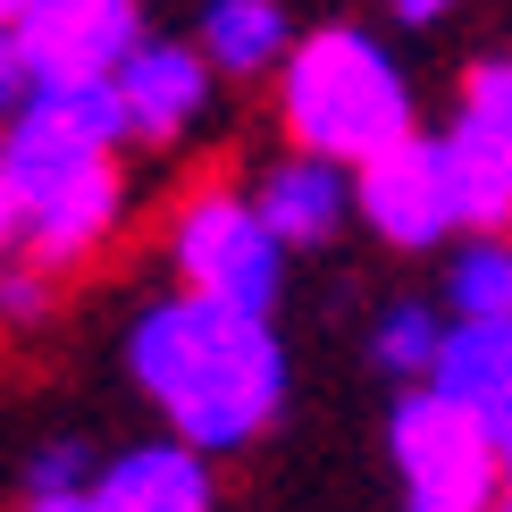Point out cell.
Instances as JSON below:
<instances>
[{"mask_svg": "<svg viewBox=\"0 0 512 512\" xmlns=\"http://www.w3.org/2000/svg\"><path fill=\"white\" fill-rule=\"evenodd\" d=\"M126 378L160 412V437L194 445L202 462H227L277 429L294 395V361L277 319L202 303V294H160L126 328Z\"/></svg>", "mask_w": 512, "mask_h": 512, "instance_id": "obj_1", "label": "cell"}, {"mask_svg": "<svg viewBox=\"0 0 512 512\" xmlns=\"http://www.w3.org/2000/svg\"><path fill=\"white\" fill-rule=\"evenodd\" d=\"M0 177L17 210V261L68 277L126 227V118L110 84L34 93L0 126Z\"/></svg>", "mask_w": 512, "mask_h": 512, "instance_id": "obj_2", "label": "cell"}, {"mask_svg": "<svg viewBox=\"0 0 512 512\" xmlns=\"http://www.w3.org/2000/svg\"><path fill=\"white\" fill-rule=\"evenodd\" d=\"M277 126H286V152L370 168L378 152L420 135V101L403 59L370 26H311L277 68Z\"/></svg>", "mask_w": 512, "mask_h": 512, "instance_id": "obj_3", "label": "cell"}, {"mask_svg": "<svg viewBox=\"0 0 512 512\" xmlns=\"http://www.w3.org/2000/svg\"><path fill=\"white\" fill-rule=\"evenodd\" d=\"M286 261L294 252L261 227L244 185L210 177L194 185L177 210H168V269H177V294H202V303L277 319V294H286Z\"/></svg>", "mask_w": 512, "mask_h": 512, "instance_id": "obj_4", "label": "cell"}, {"mask_svg": "<svg viewBox=\"0 0 512 512\" xmlns=\"http://www.w3.org/2000/svg\"><path fill=\"white\" fill-rule=\"evenodd\" d=\"M387 462H395V496L403 512H496L504 504V462L487 420L454 412L445 395L412 387L387 412Z\"/></svg>", "mask_w": 512, "mask_h": 512, "instance_id": "obj_5", "label": "cell"}, {"mask_svg": "<svg viewBox=\"0 0 512 512\" xmlns=\"http://www.w3.org/2000/svg\"><path fill=\"white\" fill-rule=\"evenodd\" d=\"M353 219L395 252H454L471 236V219H462L445 135H412L395 152H378L370 168H353Z\"/></svg>", "mask_w": 512, "mask_h": 512, "instance_id": "obj_6", "label": "cell"}, {"mask_svg": "<svg viewBox=\"0 0 512 512\" xmlns=\"http://www.w3.org/2000/svg\"><path fill=\"white\" fill-rule=\"evenodd\" d=\"M9 34H17V59H26L34 93L110 84L143 42V0H26V17Z\"/></svg>", "mask_w": 512, "mask_h": 512, "instance_id": "obj_7", "label": "cell"}, {"mask_svg": "<svg viewBox=\"0 0 512 512\" xmlns=\"http://www.w3.org/2000/svg\"><path fill=\"white\" fill-rule=\"evenodd\" d=\"M445 160H454L471 236H504L512 227V59H479L462 76V101L445 118Z\"/></svg>", "mask_w": 512, "mask_h": 512, "instance_id": "obj_8", "label": "cell"}, {"mask_svg": "<svg viewBox=\"0 0 512 512\" xmlns=\"http://www.w3.org/2000/svg\"><path fill=\"white\" fill-rule=\"evenodd\" d=\"M110 93H118V118H126V143H135V152H177V143L210 118L219 76H210V59L194 51V42L143 34L135 59L110 76Z\"/></svg>", "mask_w": 512, "mask_h": 512, "instance_id": "obj_9", "label": "cell"}, {"mask_svg": "<svg viewBox=\"0 0 512 512\" xmlns=\"http://www.w3.org/2000/svg\"><path fill=\"white\" fill-rule=\"evenodd\" d=\"M244 194H252L261 227H269L286 252H319V244H336V236L353 227V168L311 160V152H277Z\"/></svg>", "mask_w": 512, "mask_h": 512, "instance_id": "obj_10", "label": "cell"}, {"mask_svg": "<svg viewBox=\"0 0 512 512\" xmlns=\"http://www.w3.org/2000/svg\"><path fill=\"white\" fill-rule=\"evenodd\" d=\"M93 512H219V471L177 437H143L101 454Z\"/></svg>", "mask_w": 512, "mask_h": 512, "instance_id": "obj_11", "label": "cell"}, {"mask_svg": "<svg viewBox=\"0 0 512 512\" xmlns=\"http://www.w3.org/2000/svg\"><path fill=\"white\" fill-rule=\"evenodd\" d=\"M194 51L227 84H261V76L277 84V68L294 51V17H286V0H202Z\"/></svg>", "mask_w": 512, "mask_h": 512, "instance_id": "obj_12", "label": "cell"}, {"mask_svg": "<svg viewBox=\"0 0 512 512\" xmlns=\"http://www.w3.org/2000/svg\"><path fill=\"white\" fill-rule=\"evenodd\" d=\"M429 395H445L454 412L487 420V437H496L504 420H512V328H471V319H445Z\"/></svg>", "mask_w": 512, "mask_h": 512, "instance_id": "obj_13", "label": "cell"}, {"mask_svg": "<svg viewBox=\"0 0 512 512\" xmlns=\"http://www.w3.org/2000/svg\"><path fill=\"white\" fill-rule=\"evenodd\" d=\"M445 319L512 328V236H462L445 252Z\"/></svg>", "mask_w": 512, "mask_h": 512, "instance_id": "obj_14", "label": "cell"}, {"mask_svg": "<svg viewBox=\"0 0 512 512\" xmlns=\"http://www.w3.org/2000/svg\"><path fill=\"white\" fill-rule=\"evenodd\" d=\"M437 345H445V311H437V303H412V294H403V303H387V311L370 319V370L395 378L403 395L429 387Z\"/></svg>", "mask_w": 512, "mask_h": 512, "instance_id": "obj_15", "label": "cell"}, {"mask_svg": "<svg viewBox=\"0 0 512 512\" xmlns=\"http://www.w3.org/2000/svg\"><path fill=\"white\" fill-rule=\"evenodd\" d=\"M93 471L101 454L84 437H51L26 454V504H51V496H93Z\"/></svg>", "mask_w": 512, "mask_h": 512, "instance_id": "obj_16", "label": "cell"}, {"mask_svg": "<svg viewBox=\"0 0 512 512\" xmlns=\"http://www.w3.org/2000/svg\"><path fill=\"white\" fill-rule=\"evenodd\" d=\"M59 311V277L34 269V261H9L0 269V328H42Z\"/></svg>", "mask_w": 512, "mask_h": 512, "instance_id": "obj_17", "label": "cell"}, {"mask_svg": "<svg viewBox=\"0 0 512 512\" xmlns=\"http://www.w3.org/2000/svg\"><path fill=\"white\" fill-rule=\"evenodd\" d=\"M26 101H34V76H26V59H17V34L0 26V126L26 110Z\"/></svg>", "mask_w": 512, "mask_h": 512, "instance_id": "obj_18", "label": "cell"}, {"mask_svg": "<svg viewBox=\"0 0 512 512\" xmlns=\"http://www.w3.org/2000/svg\"><path fill=\"white\" fill-rule=\"evenodd\" d=\"M387 9L403 17V26H437L445 9H462V0H387Z\"/></svg>", "mask_w": 512, "mask_h": 512, "instance_id": "obj_19", "label": "cell"}, {"mask_svg": "<svg viewBox=\"0 0 512 512\" xmlns=\"http://www.w3.org/2000/svg\"><path fill=\"white\" fill-rule=\"evenodd\" d=\"M17 261V210H9V177H0V269Z\"/></svg>", "mask_w": 512, "mask_h": 512, "instance_id": "obj_20", "label": "cell"}, {"mask_svg": "<svg viewBox=\"0 0 512 512\" xmlns=\"http://www.w3.org/2000/svg\"><path fill=\"white\" fill-rule=\"evenodd\" d=\"M496 462H504V504H496V512H512V420L496 429Z\"/></svg>", "mask_w": 512, "mask_h": 512, "instance_id": "obj_21", "label": "cell"}, {"mask_svg": "<svg viewBox=\"0 0 512 512\" xmlns=\"http://www.w3.org/2000/svg\"><path fill=\"white\" fill-rule=\"evenodd\" d=\"M17 512H93V496H51V504H17Z\"/></svg>", "mask_w": 512, "mask_h": 512, "instance_id": "obj_22", "label": "cell"}, {"mask_svg": "<svg viewBox=\"0 0 512 512\" xmlns=\"http://www.w3.org/2000/svg\"><path fill=\"white\" fill-rule=\"evenodd\" d=\"M17 17H26V0H0V26H17Z\"/></svg>", "mask_w": 512, "mask_h": 512, "instance_id": "obj_23", "label": "cell"}]
</instances>
